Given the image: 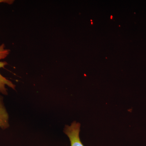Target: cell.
Masks as SVG:
<instances>
[{
	"instance_id": "obj_4",
	"label": "cell",
	"mask_w": 146,
	"mask_h": 146,
	"mask_svg": "<svg viewBox=\"0 0 146 146\" xmlns=\"http://www.w3.org/2000/svg\"><path fill=\"white\" fill-rule=\"evenodd\" d=\"M14 1L13 0H0V3H7L9 5H11L13 3Z\"/></svg>"
},
{
	"instance_id": "obj_3",
	"label": "cell",
	"mask_w": 146,
	"mask_h": 146,
	"mask_svg": "<svg viewBox=\"0 0 146 146\" xmlns=\"http://www.w3.org/2000/svg\"><path fill=\"white\" fill-rule=\"evenodd\" d=\"M9 117L3 102V98L0 96V127L6 129L9 126Z\"/></svg>"
},
{
	"instance_id": "obj_1",
	"label": "cell",
	"mask_w": 146,
	"mask_h": 146,
	"mask_svg": "<svg viewBox=\"0 0 146 146\" xmlns=\"http://www.w3.org/2000/svg\"><path fill=\"white\" fill-rule=\"evenodd\" d=\"M10 50L5 48L4 44L0 45V60L5 59L7 57L10 53ZM7 64V63L5 61H0V68H4ZM6 86L15 90L16 85L0 74V92L3 95H7L8 93Z\"/></svg>"
},
{
	"instance_id": "obj_2",
	"label": "cell",
	"mask_w": 146,
	"mask_h": 146,
	"mask_svg": "<svg viewBox=\"0 0 146 146\" xmlns=\"http://www.w3.org/2000/svg\"><path fill=\"white\" fill-rule=\"evenodd\" d=\"M80 124L76 121L70 126H65L64 133L68 136L70 141L71 146H84L80 138Z\"/></svg>"
}]
</instances>
